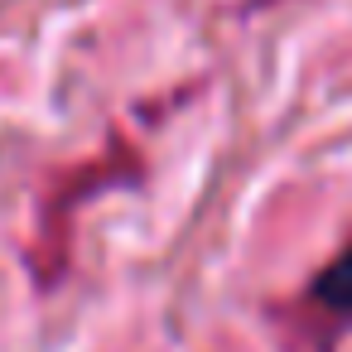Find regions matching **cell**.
Segmentation results:
<instances>
[{
    "instance_id": "1",
    "label": "cell",
    "mask_w": 352,
    "mask_h": 352,
    "mask_svg": "<svg viewBox=\"0 0 352 352\" xmlns=\"http://www.w3.org/2000/svg\"><path fill=\"white\" fill-rule=\"evenodd\" d=\"M314 294L328 304V309H342L352 314V251H342L318 280H314Z\"/></svg>"
}]
</instances>
